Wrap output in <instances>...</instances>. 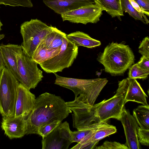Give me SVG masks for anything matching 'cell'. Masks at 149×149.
Returning <instances> with one entry per match:
<instances>
[{"mask_svg":"<svg viewBox=\"0 0 149 149\" xmlns=\"http://www.w3.org/2000/svg\"><path fill=\"white\" fill-rule=\"evenodd\" d=\"M20 83L29 90L35 88L43 77L38 63L23 50L17 56Z\"/></svg>","mask_w":149,"mask_h":149,"instance_id":"7","label":"cell"},{"mask_svg":"<svg viewBox=\"0 0 149 149\" xmlns=\"http://www.w3.org/2000/svg\"><path fill=\"white\" fill-rule=\"evenodd\" d=\"M121 4L123 12L127 13L130 16L135 20H140L144 24H146L144 19L133 8L128 0H121Z\"/></svg>","mask_w":149,"mask_h":149,"instance_id":"26","label":"cell"},{"mask_svg":"<svg viewBox=\"0 0 149 149\" xmlns=\"http://www.w3.org/2000/svg\"><path fill=\"white\" fill-rule=\"evenodd\" d=\"M72 113L60 96L42 93L36 98L34 109L26 119V134H38L42 125L55 120L62 122Z\"/></svg>","mask_w":149,"mask_h":149,"instance_id":"1","label":"cell"},{"mask_svg":"<svg viewBox=\"0 0 149 149\" xmlns=\"http://www.w3.org/2000/svg\"><path fill=\"white\" fill-rule=\"evenodd\" d=\"M61 122L58 120L54 121L41 126L38 129V134L41 136L42 138L45 137L51 132Z\"/></svg>","mask_w":149,"mask_h":149,"instance_id":"27","label":"cell"},{"mask_svg":"<svg viewBox=\"0 0 149 149\" xmlns=\"http://www.w3.org/2000/svg\"><path fill=\"white\" fill-rule=\"evenodd\" d=\"M138 138L140 144L148 146L149 144V130H146L139 127Z\"/></svg>","mask_w":149,"mask_h":149,"instance_id":"30","label":"cell"},{"mask_svg":"<svg viewBox=\"0 0 149 149\" xmlns=\"http://www.w3.org/2000/svg\"><path fill=\"white\" fill-rule=\"evenodd\" d=\"M124 105L123 96L116 94L108 100L94 104L93 107L95 116L99 121L107 122L111 118L119 120Z\"/></svg>","mask_w":149,"mask_h":149,"instance_id":"11","label":"cell"},{"mask_svg":"<svg viewBox=\"0 0 149 149\" xmlns=\"http://www.w3.org/2000/svg\"><path fill=\"white\" fill-rule=\"evenodd\" d=\"M67 38L78 47L82 46L92 48L101 45L100 41L91 38L83 32L76 31L67 35Z\"/></svg>","mask_w":149,"mask_h":149,"instance_id":"19","label":"cell"},{"mask_svg":"<svg viewBox=\"0 0 149 149\" xmlns=\"http://www.w3.org/2000/svg\"><path fill=\"white\" fill-rule=\"evenodd\" d=\"M143 10L149 16V0H134Z\"/></svg>","mask_w":149,"mask_h":149,"instance_id":"34","label":"cell"},{"mask_svg":"<svg viewBox=\"0 0 149 149\" xmlns=\"http://www.w3.org/2000/svg\"><path fill=\"white\" fill-rule=\"evenodd\" d=\"M66 104L73 112V127L77 130L86 129L92 124L100 122L95 116L93 106L77 97L74 101L66 102Z\"/></svg>","mask_w":149,"mask_h":149,"instance_id":"8","label":"cell"},{"mask_svg":"<svg viewBox=\"0 0 149 149\" xmlns=\"http://www.w3.org/2000/svg\"><path fill=\"white\" fill-rule=\"evenodd\" d=\"M133 116L140 127L149 130V106H139L133 111Z\"/></svg>","mask_w":149,"mask_h":149,"instance_id":"23","label":"cell"},{"mask_svg":"<svg viewBox=\"0 0 149 149\" xmlns=\"http://www.w3.org/2000/svg\"><path fill=\"white\" fill-rule=\"evenodd\" d=\"M47 6L61 15L81 6L94 3V0H43Z\"/></svg>","mask_w":149,"mask_h":149,"instance_id":"18","label":"cell"},{"mask_svg":"<svg viewBox=\"0 0 149 149\" xmlns=\"http://www.w3.org/2000/svg\"><path fill=\"white\" fill-rule=\"evenodd\" d=\"M52 27L37 19L24 22L20 26L23 39L20 45L22 50L31 57L37 47L52 30Z\"/></svg>","mask_w":149,"mask_h":149,"instance_id":"5","label":"cell"},{"mask_svg":"<svg viewBox=\"0 0 149 149\" xmlns=\"http://www.w3.org/2000/svg\"><path fill=\"white\" fill-rule=\"evenodd\" d=\"M139 52L142 56L149 57V38L145 37L140 44Z\"/></svg>","mask_w":149,"mask_h":149,"instance_id":"31","label":"cell"},{"mask_svg":"<svg viewBox=\"0 0 149 149\" xmlns=\"http://www.w3.org/2000/svg\"><path fill=\"white\" fill-rule=\"evenodd\" d=\"M19 84L6 68L0 72V114L2 117L14 116Z\"/></svg>","mask_w":149,"mask_h":149,"instance_id":"4","label":"cell"},{"mask_svg":"<svg viewBox=\"0 0 149 149\" xmlns=\"http://www.w3.org/2000/svg\"><path fill=\"white\" fill-rule=\"evenodd\" d=\"M78 52V47L68 40L66 36L63 39L58 54L39 65L47 73L62 72L64 69L72 65L77 58Z\"/></svg>","mask_w":149,"mask_h":149,"instance_id":"6","label":"cell"},{"mask_svg":"<svg viewBox=\"0 0 149 149\" xmlns=\"http://www.w3.org/2000/svg\"><path fill=\"white\" fill-rule=\"evenodd\" d=\"M95 149H129L125 144L116 141H105L103 144L99 146H96Z\"/></svg>","mask_w":149,"mask_h":149,"instance_id":"29","label":"cell"},{"mask_svg":"<svg viewBox=\"0 0 149 149\" xmlns=\"http://www.w3.org/2000/svg\"><path fill=\"white\" fill-rule=\"evenodd\" d=\"M0 5L28 8H31L33 6L31 0H0Z\"/></svg>","mask_w":149,"mask_h":149,"instance_id":"28","label":"cell"},{"mask_svg":"<svg viewBox=\"0 0 149 149\" xmlns=\"http://www.w3.org/2000/svg\"><path fill=\"white\" fill-rule=\"evenodd\" d=\"M36 99L35 95L20 83L15 105L14 116H22L26 119L34 109Z\"/></svg>","mask_w":149,"mask_h":149,"instance_id":"14","label":"cell"},{"mask_svg":"<svg viewBox=\"0 0 149 149\" xmlns=\"http://www.w3.org/2000/svg\"><path fill=\"white\" fill-rule=\"evenodd\" d=\"M100 121L94 123L88 128L81 130H77V131H71V134L73 142L80 143L89 134L96 130L100 126L104 123Z\"/></svg>","mask_w":149,"mask_h":149,"instance_id":"24","label":"cell"},{"mask_svg":"<svg viewBox=\"0 0 149 149\" xmlns=\"http://www.w3.org/2000/svg\"><path fill=\"white\" fill-rule=\"evenodd\" d=\"M128 77L130 79H146L149 74V71L143 69L138 66L136 63L129 68Z\"/></svg>","mask_w":149,"mask_h":149,"instance_id":"25","label":"cell"},{"mask_svg":"<svg viewBox=\"0 0 149 149\" xmlns=\"http://www.w3.org/2000/svg\"><path fill=\"white\" fill-rule=\"evenodd\" d=\"M116 94L123 97L125 104L128 101H133L148 106L147 96L135 79L129 77L118 82V87Z\"/></svg>","mask_w":149,"mask_h":149,"instance_id":"12","label":"cell"},{"mask_svg":"<svg viewBox=\"0 0 149 149\" xmlns=\"http://www.w3.org/2000/svg\"><path fill=\"white\" fill-rule=\"evenodd\" d=\"M4 37V34H0V40L3 39Z\"/></svg>","mask_w":149,"mask_h":149,"instance_id":"36","label":"cell"},{"mask_svg":"<svg viewBox=\"0 0 149 149\" xmlns=\"http://www.w3.org/2000/svg\"><path fill=\"white\" fill-rule=\"evenodd\" d=\"M116 132L117 129L115 126L105 122L89 136L86 138L71 149H94L100 140Z\"/></svg>","mask_w":149,"mask_h":149,"instance_id":"15","label":"cell"},{"mask_svg":"<svg viewBox=\"0 0 149 149\" xmlns=\"http://www.w3.org/2000/svg\"><path fill=\"white\" fill-rule=\"evenodd\" d=\"M2 26H3V24H2V23L1 22L0 20V31L1 30V27Z\"/></svg>","mask_w":149,"mask_h":149,"instance_id":"37","label":"cell"},{"mask_svg":"<svg viewBox=\"0 0 149 149\" xmlns=\"http://www.w3.org/2000/svg\"><path fill=\"white\" fill-rule=\"evenodd\" d=\"M22 51L21 45L8 43L0 45V52L5 63V67L10 71L20 82L17 60V55Z\"/></svg>","mask_w":149,"mask_h":149,"instance_id":"17","label":"cell"},{"mask_svg":"<svg viewBox=\"0 0 149 149\" xmlns=\"http://www.w3.org/2000/svg\"><path fill=\"white\" fill-rule=\"evenodd\" d=\"M128 1L133 8L135 9L139 14L144 19L146 24H148L149 23V21L145 14L147 15L148 16H149L146 13L142 10L140 7L134 0H128Z\"/></svg>","mask_w":149,"mask_h":149,"instance_id":"32","label":"cell"},{"mask_svg":"<svg viewBox=\"0 0 149 149\" xmlns=\"http://www.w3.org/2000/svg\"><path fill=\"white\" fill-rule=\"evenodd\" d=\"M136 64L141 68L149 71V57L142 56Z\"/></svg>","mask_w":149,"mask_h":149,"instance_id":"33","label":"cell"},{"mask_svg":"<svg viewBox=\"0 0 149 149\" xmlns=\"http://www.w3.org/2000/svg\"><path fill=\"white\" fill-rule=\"evenodd\" d=\"M60 48L48 49L41 42L35 50L31 58L39 64L57 55L60 51Z\"/></svg>","mask_w":149,"mask_h":149,"instance_id":"20","label":"cell"},{"mask_svg":"<svg viewBox=\"0 0 149 149\" xmlns=\"http://www.w3.org/2000/svg\"><path fill=\"white\" fill-rule=\"evenodd\" d=\"M54 84L72 90L77 97L91 106L94 104L100 92L107 83L106 78L83 79L61 77L54 73Z\"/></svg>","mask_w":149,"mask_h":149,"instance_id":"3","label":"cell"},{"mask_svg":"<svg viewBox=\"0 0 149 149\" xmlns=\"http://www.w3.org/2000/svg\"><path fill=\"white\" fill-rule=\"evenodd\" d=\"M5 67V65L1 53L0 52V72Z\"/></svg>","mask_w":149,"mask_h":149,"instance_id":"35","label":"cell"},{"mask_svg":"<svg viewBox=\"0 0 149 149\" xmlns=\"http://www.w3.org/2000/svg\"><path fill=\"white\" fill-rule=\"evenodd\" d=\"M69 124L65 121L59 124L47 136L42 138V149H68L73 143Z\"/></svg>","mask_w":149,"mask_h":149,"instance_id":"10","label":"cell"},{"mask_svg":"<svg viewBox=\"0 0 149 149\" xmlns=\"http://www.w3.org/2000/svg\"><path fill=\"white\" fill-rule=\"evenodd\" d=\"M97 60L103 65L106 72L116 76L123 75L134 63L135 57L128 45L112 42L100 53Z\"/></svg>","mask_w":149,"mask_h":149,"instance_id":"2","label":"cell"},{"mask_svg":"<svg viewBox=\"0 0 149 149\" xmlns=\"http://www.w3.org/2000/svg\"><path fill=\"white\" fill-rule=\"evenodd\" d=\"M67 35L56 27L53 26L52 30L47 34L42 42L48 49L60 48L63 39Z\"/></svg>","mask_w":149,"mask_h":149,"instance_id":"21","label":"cell"},{"mask_svg":"<svg viewBox=\"0 0 149 149\" xmlns=\"http://www.w3.org/2000/svg\"><path fill=\"white\" fill-rule=\"evenodd\" d=\"M94 2L61 14L63 21H68L84 24L89 23H96L100 21L103 10L97 2L95 0Z\"/></svg>","mask_w":149,"mask_h":149,"instance_id":"9","label":"cell"},{"mask_svg":"<svg viewBox=\"0 0 149 149\" xmlns=\"http://www.w3.org/2000/svg\"><path fill=\"white\" fill-rule=\"evenodd\" d=\"M97 2L103 10L105 11L112 17L120 19L124 16L121 4V0H94Z\"/></svg>","mask_w":149,"mask_h":149,"instance_id":"22","label":"cell"},{"mask_svg":"<svg viewBox=\"0 0 149 149\" xmlns=\"http://www.w3.org/2000/svg\"><path fill=\"white\" fill-rule=\"evenodd\" d=\"M123 125L126 138L125 144L129 149H140L141 146L138 138L139 125L130 112L124 106L119 120Z\"/></svg>","mask_w":149,"mask_h":149,"instance_id":"13","label":"cell"},{"mask_svg":"<svg viewBox=\"0 0 149 149\" xmlns=\"http://www.w3.org/2000/svg\"><path fill=\"white\" fill-rule=\"evenodd\" d=\"M26 119L22 116L2 117L1 128L10 139L22 138L26 134Z\"/></svg>","mask_w":149,"mask_h":149,"instance_id":"16","label":"cell"}]
</instances>
